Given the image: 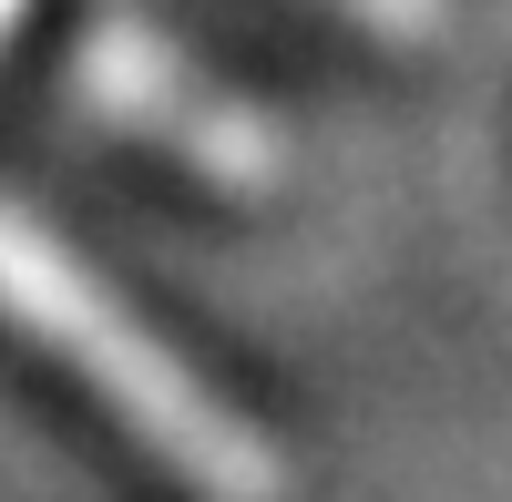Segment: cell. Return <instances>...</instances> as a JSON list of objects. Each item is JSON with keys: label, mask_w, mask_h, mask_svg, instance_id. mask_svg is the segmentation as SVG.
<instances>
[{"label": "cell", "mask_w": 512, "mask_h": 502, "mask_svg": "<svg viewBox=\"0 0 512 502\" xmlns=\"http://www.w3.org/2000/svg\"><path fill=\"white\" fill-rule=\"evenodd\" d=\"M338 11H359L369 31H400V41H420V31H441V0H338Z\"/></svg>", "instance_id": "cell-3"}, {"label": "cell", "mask_w": 512, "mask_h": 502, "mask_svg": "<svg viewBox=\"0 0 512 502\" xmlns=\"http://www.w3.org/2000/svg\"><path fill=\"white\" fill-rule=\"evenodd\" d=\"M11 11H21V0H0V21H11Z\"/></svg>", "instance_id": "cell-4"}, {"label": "cell", "mask_w": 512, "mask_h": 502, "mask_svg": "<svg viewBox=\"0 0 512 502\" xmlns=\"http://www.w3.org/2000/svg\"><path fill=\"white\" fill-rule=\"evenodd\" d=\"M0 318L31 328V349H52L103 410H123L134 441L154 451V462H175L205 502H287L277 441L246 431L236 410L205 390L195 369L164 349L52 226L11 216V205H0Z\"/></svg>", "instance_id": "cell-1"}, {"label": "cell", "mask_w": 512, "mask_h": 502, "mask_svg": "<svg viewBox=\"0 0 512 502\" xmlns=\"http://www.w3.org/2000/svg\"><path fill=\"white\" fill-rule=\"evenodd\" d=\"M82 103H93L103 123H123V134L164 144L175 164H195V175L236 185V195L267 185L277 164H287V144H277L246 103H226L185 52H164V41L134 31V21H113V31L82 41Z\"/></svg>", "instance_id": "cell-2"}]
</instances>
